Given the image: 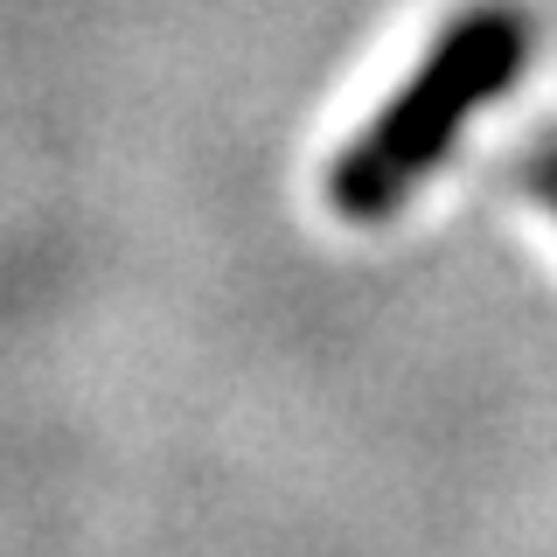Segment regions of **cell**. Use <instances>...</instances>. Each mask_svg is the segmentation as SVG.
<instances>
[{
  "mask_svg": "<svg viewBox=\"0 0 557 557\" xmlns=\"http://www.w3.org/2000/svg\"><path fill=\"white\" fill-rule=\"evenodd\" d=\"M530 49H536V22L516 0H474L467 14H453L418 57V70L383 98V112L335 153V168H327L335 216L383 223L391 209H405L432 182V168L460 147L481 104L522 77Z\"/></svg>",
  "mask_w": 557,
  "mask_h": 557,
  "instance_id": "6da1fadb",
  "label": "cell"
},
{
  "mask_svg": "<svg viewBox=\"0 0 557 557\" xmlns=\"http://www.w3.org/2000/svg\"><path fill=\"white\" fill-rule=\"evenodd\" d=\"M516 174H522V188H530V196L557 216V133L530 139V147H522V161H516Z\"/></svg>",
  "mask_w": 557,
  "mask_h": 557,
  "instance_id": "7a4b0ae2",
  "label": "cell"
}]
</instances>
